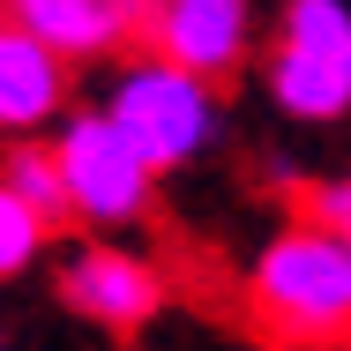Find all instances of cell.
<instances>
[{"label": "cell", "instance_id": "1", "mask_svg": "<svg viewBox=\"0 0 351 351\" xmlns=\"http://www.w3.org/2000/svg\"><path fill=\"white\" fill-rule=\"evenodd\" d=\"M247 306L254 322L291 351L351 344V239L322 217H299L262 239L247 262Z\"/></svg>", "mask_w": 351, "mask_h": 351}, {"label": "cell", "instance_id": "2", "mask_svg": "<svg viewBox=\"0 0 351 351\" xmlns=\"http://www.w3.org/2000/svg\"><path fill=\"white\" fill-rule=\"evenodd\" d=\"M97 105L135 135V149L157 165V172L202 165V157L217 149V135H224V97H217V82L172 68V60H157V53L120 60V68L105 75Z\"/></svg>", "mask_w": 351, "mask_h": 351}, {"label": "cell", "instance_id": "3", "mask_svg": "<svg viewBox=\"0 0 351 351\" xmlns=\"http://www.w3.org/2000/svg\"><path fill=\"white\" fill-rule=\"evenodd\" d=\"M262 90L291 128H337L351 120V0H284Z\"/></svg>", "mask_w": 351, "mask_h": 351}, {"label": "cell", "instance_id": "4", "mask_svg": "<svg viewBox=\"0 0 351 351\" xmlns=\"http://www.w3.org/2000/svg\"><path fill=\"white\" fill-rule=\"evenodd\" d=\"M53 157H60V180H68V210L82 232H135L149 202H157V165L135 149V135L105 112V105H75L68 120L53 128Z\"/></svg>", "mask_w": 351, "mask_h": 351}, {"label": "cell", "instance_id": "5", "mask_svg": "<svg viewBox=\"0 0 351 351\" xmlns=\"http://www.w3.org/2000/svg\"><path fill=\"white\" fill-rule=\"evenodd\" d=\"M254 30H262L254 0H149V15H142V45L157 60L210 75V82L254 60Z\"/></svg>", "mask_w": 351, "mask_h": 351}, {"label": "cell", "instance_id": "6", "mask_svg": "<svg viewBox=\"0 0 351 351\" xmlns=\"http://www.w3.org/2000/svg\"><path fill=\"white\" fill-rule=\"evenodd\" d=\"M60 299L82 322H97L112 337H135L165 306V277L142 262L135 247H120V239H82V247L60 254Z\"/></svg>", "mask_w": 351, "mask_h": 351}, {"label": "cell", "instance_id": "7", "mask_svg": "<svg viewBox=\"0 0 351 351\" xmlns=\"http://www.w3.org/2000/svg\"><path fill=\"white\" fill-rule=\"evenodd\" d=\"M68 112H75L68 60H60L23 15H0V135L8 142L53 135Z\"/></svg>", "mask_w": 351, "mask_h": 351}, {"label": "cell", "instance_id": "8", "mask_svg": "<svg viewBox=\"0 0 351 351\" xmlns=\"http://www.w3.org/2000/svg\"><path fill=\"white\" fill-rule=\"evenodd\" d=\"M8 15H23L68 68H82V60H112V53L135 38L142 15H149V0H23V8H8Z\"/></svg>", "mask_w": 351, "mask_h": 351}, {"label": "cell", "instance_id": "9", "mask_svg": "<svg viewBox=\"0 0 351 351\" xmlns=\"http://www.w3.org/2000/svg\"><path fill=\"white\" fill-rule=\"evenodd\" d=\"M0 180H8V187H15L30 210L45 217L53 232H60V224H75V210H68V180H60V157H53V142H38V135H30V142H15V149H8V165H0Z\"/></svg>", "mask_w": 351, "mask_h": 351}, {"label": "cell", "instance_id": "10", "mask_svg": "<svg viewBox=\"0 0 351 351\" xmlns=\"http://www.w3.org/2000/svg\"><path fill=\"white\" fill-rule=\"evenodd\" d=\"M45 239H53V224L0 180V284H8V277H30L38 254H45Z\"/></svg>", "mask_w": 351, "mask_h": 351}, {"label": "cell", "instance_id": "11", "mask_svg": "<svg viewBox=\"0 0 351 351\" xmlns=\"http://www.w3.org/2000/svg\"><path fill=\"white\" fill-rule=\"evenodd\" d=\"M306 217H322L329 232H344V239H351V172L322 180V187H314V202H306Z\"/></svg>", "mask_w": 351, "mask_h": 351}, {"label": "cell", "instance_id": "12", "mask_svg": "<svg viewBox=\"0 0 351 351\" xmlns=\"http://www.w3.org/2000/svg\"><path fill=\"white\" fill-rule=\"evenodd\" d=\"M0 8H23V0H0Z\"/></svg>", "mask_w": 351, "mask_h": 351}, {"label": "cell", "instance_id": "13", "mask_svg": "<svg viewBox=\"0 0 351 351\" xmlns=\"http://www.w3.org/2000/svg\"><path fill=\"white\" fill-rule=\"evenodd\" d=\"M0 351H8V344H0Z\"/></svg>", "mask_w": 351, "mask_h": 351}, {"label": "cell", "instance_id": "14", "mask_svg": "<svg viewBox=\"0 0 351 351\" xmlns=\"http://www.w3.org/2000/svg\"><path fill=\"white\" fill-rule=\"evenodd\" d=\"M344 351H351V344H344Z\"/></svg>", "mask_w": 351, "mask_h": 351}]
</instances>
